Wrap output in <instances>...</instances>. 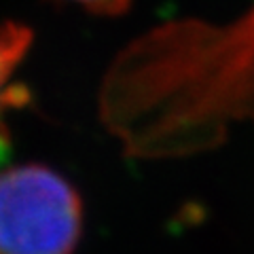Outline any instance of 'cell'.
Segmentation results:
<instances>
[{"instance_id": "obj_1", "label": "cell", "mask_w": 254, "mask_h": 254, "mask_svg": "<svg viewBox=\"0 0 254 254\" xmlns=\"http://www.w3.org/2000/svg\"><path fill=\"white\" fill-rule=\"evenodd\" d=\"M98 113L136 159L208 153L254 125V2L225 23L170 19L136 36L108 64Z\"/></svg>"}, {"instance_id": "obj_2", "label": "cell", "mask_w": 254, "mask_h": 254, "mask_svg": "<svg viewBox=\"0 0 254 254\" xmlns=\"http://www.w3.org/2000/svg\"><path fill=\"white\" fill-rule=\"evenodd\" d=\"M83 201L55 170L23 163L0 172V254H74Z\"/></svg>"}, {"instance_id": "obj_3", "label": "cell", "mask_w": 254, "mask_h": 254, "mask_svg": "<svg viewBox=\"0 0 254 254\" xmlns=\"http://www.w3.org/2000/svg\"><path fill=\"white\" fill-rule=\"evenodd\" d=\"M34 32L19 21H0V144L6 142V110L26 102L21 89L13 87V76L28 55Z\"/></svg>"}, {"instance_id": "obj_4", "label": "cell", "mask_w": 254, "mask_h": 254, "mask_svg": "<svg viewBox=\"0 0 254 254\" xmlns=\"http://www.w3.org/2000/svg\"><path fill=\"white\" fill-rule=\"evenodd\" d=\"M66 2H74L78 6H83L89 13L95 15H104V17H117L129 11V6L133 0H66Z\"/></svg>"}]
</instances>
